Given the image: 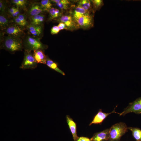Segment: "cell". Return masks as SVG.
<instances>
[{
    "mask_svg": "<svg viewBox=\"0 0 141 141\" xmlns=\"http://www.w3.org/2000/svg\"><path fill=\"white\" fill-rule=\"evenodd\" d=\"M3 41L1 48L11 54L22 51L24 48L23 41L20 38L8 36L4 37Z\"/></svg>",
    "mask_w": 141,
    "mask_h": 141,
    "instance_id": "1",
    "label": "cell"
},
{
    "mask_svg": "<svg viewBox=\"0 0 141 141\" xmlns=\"http://www.w3.org/2000/svg\"><path fill=\"white\" fill-rule=\"evenodd\" d=\"M23 43L25 50L29 52L39 49L44 51L48 48L41 42L40 39L29 35L25 37Z\"/></svg>",
    "mask_w": 141,
    "mask_h": 141,
    "instance_id": "2",
    "label": "cell"
},
{
    "mask_svg": "<svg viewBox=\"0 0 141 141\" xmlns=\"http://www.w3.org/2000/svg\"><path fill=\"white\" fill-rule=\"evenodd\" d=\"M126 124L121 122L113 125L110 128L108 141H119L121 137L127 131Z\"/></svg>",
    "mask_w": 141,
    "mask_h": 141,
    "instance_id": "3",
    "label": "cell"
},
{
    "mask_svg": "<svg viewBox=\"0 0 141 141\" xmlns=\"http://www.w3.org/2000/svg\"><path fill=\"white\" fill-rule=\"evenodd\" d=\"M73 16L77 26L87 29L93 26V16L90 12L85 14H80Z\"/></svg>",
    "mask_w": 141,
    "mask_h": 141,
    "instance_id": "4",
    "label": "cell"
},
{
    "mask_svg": "<svg viewBox=\"0 0 141 141\" xmlns=\"http://www.w3.org/2000/svg\"><path fill=\"white\" fill-rule=\"evenodd\" d=\"M37 64L31 52L25 51L24 59L20 68L23 69H33L37 67Z\"/></svg>",
    "mask_w": 141,
    "mask_h": 141,
    "instance_id": "5",
    "label": "cell"
},
{
    "mask_svg": "<svg viewBox=\"0 0 141 141\" xmlns=\"http://www.w3.org/2000/svg\"><path fill=\"white\" fill-rule=\"evenodd\" d=\"M4 31L8 36L15 38H21L25 34L22 27L15 24H10Z\"/></svg>",
    "mask_w": 141,
    "mask_h": 141,
    "instance_id": "6",
    "label": "cell"
},
{
    "mask_svg": "<svg viewBox=\"0 0 141 141\" xmlns=\"http://www.w3.org/2000/svg\"><path fill=\"white\" fill-rule=\"evenodd\" d=\"M130 113L141 114V97L130 103L123 112L119 113L120 116L124 115Z\"/></svg>",
    "mask_w": 141,
    "mask_h": 141,
    "instance_id": "7",
    "label": "cell"
},
{
    "mask_svg": "<svg viewBox=\"0 0 141 141\" xmlns=\"http://www.w3.org/2000/svg\"><path fill=\"white\" fill-rule=\"evenodd\" d=\"M27 28L32 37L40 39L43 32L42 25H35L30 24L27 26Z\"/></svg>",
    "mask_w": 141,
    "mask_h": 141,
    "instance_id": "8",
    "label": "cell"
},
{
    "mask_svg": "<svg viewBox=\"0 0 141 141\" xmlns=\"http://www.w3.org/2000/svg\"><path fill=\"white\" fill-rule=\"evenodd\" d=\"M110 128L107 129L94 134L91 141H107L109 137Z\"/></svg>",
    "mask_w": 141,
    "mask_h": 141,
    "instance_id": "9",
    "label": "cell"
},
{
    "mask_svg": "<svg viewBox=\"0 0 141 141\" xmlns=\"http://www.w3.org/2000/svg\"><path fill=\"white\" fill-rule=\"evenodd\" d=\"M113 113H116L119 114V113H116L115 109L111 112L109 113H106L103 112L102 110L100 109L94 117L93 120L89 125L92 124H97L101 123L110 114Z\"/></svg>",
    "mask_w": 141,
    "mask_h": 141,
    "instance_id": "10",
    "label": "cell"
},
{
    "mask_svg": "<svg viewBox=\"0 0 141 141\" xmlns=\"http://www.w3.org/2000/svg\"><path fill=\"white\" fill-rule=\"evenodd\" d=\"M33 55L35 60L37 63L46 64L48 57L44 52V51L42 50H34Z\"/></svg>",
    "mask_w": 141,
    "mask_h": 141,
    "instance_id": "11",
    "label": "cell"
},
{
    "mask_svg": "<svg viewBox=\"0 0 141 141\" xmlns=\"http://www.w3.org/2000/svg\"><path fill=\"white\" fill-rule=\"evenodd\" d=\"M44 11L40 3H34L31 5L28 14L30 17L41 14Z\"/></svg>",
    "mask_w": 141,
    "mask_h": 141,
    "instance_id": "12",
    "label": "cell"
},
{
    "mask_svg": "<svg viewBox=\"0 0 141 141\" xmlns=\"http://www.w3.org/2000/svg\"><path fill=\"white\" fill-rule=\"evenodd\" d=\"M67 122L73 136L74 141H77L78 137L77 135L76 124L69 115L66 116Z\"/></svg>",
    "mask_w": 141,
    "mask_h": 141,
    "instance_id": "13",
    "label": "cell"
},
{
    "mask_svg": "<svg viewBox=\"0 0 141 141\" xmlns=\"http://www.w3.org/2000/svg\"><path fill=\"white\" fill-rule=\"evenodd\" d=\"M59 21L64 23L68 28H72L77 26L73 18L70 15L63 16L60 18Z\"/></svg>",
    "mask_w": 141,
    "mask_h": 141,
    "instance_id": "14",
    "label": "cell"
},
{
    "mask_svg": "<svg viewBox=\"0 0 141 141\" xmlns=\"http://www.w3.org/2000/svg\"><path fill=\"white\" fill-rule=\"evenodd\" d=\"M30 24L35 25H41L45 20V16L41 14L35 16L30 17Z\"/></svg>",
    "mask_w": 141,
    "mask_h": 141,
    "instance_id": "15",
    "label": "cell"
},
{
    "mask_svg": "<svg viewBox=\"0 0 141 141\" xmlns=\"http://www.w3.org/2000/svg\"><path fill=\"white\" fill-rule=\"evenodd\" d=\"M46 64L50 68L60 73L63 75H65L64 73L60 69L58 66V64L54 62L48 57L46 60Z\"/></svg>",
    "mask_w": 141,
    "mask_h": 141,
    "instance_id": "16",
    "label": "cell"
},
{
    "mask_svg": "<svg viewBox=\"0 0 141 141\" xmlns=\"http://www.w3.org/2000/svg\"><path fill=\"white\" fill-rule=\"evenodd\" d=\"M9 21L5 14H1L0 26L2 30H4L10 24Z\"/></svg>",
    "mask_w": 141,
    "mask_h": 141,
    "instance_id": "17",
    "label": "cell"
},
{
    "mask_svg": "<svg viewBox=\"0 0 141 141\" xmlns=\"http://www.w3.org/2000/svg\"><path fill=\"white\" fill-rule=\"evenodd\" d=\"M128 129L132 132L134 138L136 141H141V130L137 127H130Z\"/></svg>",
    "mask_w": 141,
    "mask_h": 141,
    "instance_id": "18",
    "label": "cell"
},
{
    "mask_svg": "<svg viewBox=\"0 0 141 141\" xmlns=\"http://www.w3.org/2000/svg\"><path fill=\"white\" fill-rule=\"evenodd\" d=\"M78 6L88 11L91 8V3L88 0H82L79 2Z\"/></svg>",
    "mask_w": 141,
    "mask_h": 141,
    "instance_id": "19",
    "label": "cell"
},
{
    "mask_svg": "<svg viewBox=\"0 0 141 141\" xmlns=\"http://www.w3.org/2000/svg\"><path fill=\"white\" fill-rule=\"evenodd\" d=\"M49 12L50 18L51 20L55 19L61 15L60 10L58 9L53 7L51 8Z\"/></svg>",
    "mask_w": 141,
    "mask_h": 141,
    "instance_id": "20",
    "label": "cell"
},
{
    "mask_svg": "<svg viewBox=\"0 0 141 141\" xmlns=\"http://www.w3.org/2000/svg\"><path fill=\"white\" fill-rule=\"evenodd\" d=\"M41 7L44 11L49 12L52 6L50 1L49 0H42L40 3Z\"/></svg>",
    "mask_w": 141,
    "mask_h": 141,
    "instance_id": "21",
    "label": "cell"
},
{
    "mask_svg": "<svg viewBox=\"0 0 141 141\" xmlns=\"http://www.w3.org/2000/svg\"><path fill=\"white\" fill-rule=\"evenodd\" d=\"M69 3L70 2L68 0H60L59 2L56 3V5L61 9H66L68 8Z\"/></svg>",
    "mask_w": 141,
    "mask_h": 141,
    "instance_id": "22",
    "label": "cell"
},
{
    "mask_svg": "<svg viewBox=\"0 0 141 141\" xmlns=\"http://www.w3.org/2000/svg\"><path fill=\"white\" fill-rule=\"evenodd\" d=\"M93 8V11L98 10L103 5V1L102 0H91Z\"/></svg>",
    "mask_w": 141,
    "mask_h": 141,
    "instance_id": "23",
    "label": "cell"
},
{
    "mask_svg": "<svg viewBox=\"0 0 141 141\" xmlns=\"http://www.w3.org/2000/svg\"><path fill=\"white\" fill-rule=\"evenodd\" d=\"M27 1L25 0H13L11 1L12 3L16 6V7L25 8L27 3Z\"/></svg>",
    "mask_w": 141,
    "mask_h": 141,
    "instance_id": "24",
    "label": "cell"
},
{
    "mask_svg": "<svg viewBox=\"0 0 141 141\" xmlns=\"http://www.w3.org/2000/svg\"><path fill=\"white\" fill-rule=\"evenodd\" d=\"M89 12V11L86 10L78 5L75 9L74 15L85 14Z\"/></svg>",
    "mask_w": 141,
    "mask_h": 141,
    "instance_id": "25",
    "label": "cell"
},
{
    "mask_svg": "<svg viewBox=\"0 0 141 141\" xmlns=\"http://www.w3.org/2000/svg\"><path fill=\"white\" fill-rule=\"evenodd\" d=\"M17 17L22 23L24 27L27 26L28 25L26 19V16L23 14H20Z\"/></svg>",
    "mask_w": 141,
    "mask_h": 141,
    "instance_id": "26",
    "label": "cell"
},
{
    "mask_svg": "<svg viewBox=\"0 0 141 141\" xmlns=\"http://www.w3.org/2000/svg\"><path fill=\"white\" fill-rule=\"evenodd\" d=\"M5 3L3 1L0 0V11L1 14H5Z\"/></svg>",
    "mask_w": 141,
    "mask_h": 141,
    "instance_id": "27",
    "label": "cell"
},
{
    "mask_svg": "<svg viewBox=\"0 0 141 141\" xmlns=\"http://www.w3.org/2000/svg\"><path fill=\"white\" fill-rule=\"evenodd\" d=\"M60 30L57 26H53L51 30V33L52 35L57 34L60 31Z\"/></svg>",
    "mask_w": 141,
    "mask_h": 141,
    "instance_id": "28",
    "label": "cell"
},
{
    "mask_svg": "<svg viewBox=\"0 0 141 141\" xmlns=\"http://www.w3.org/2000/svg\"><path fill=\"white\" fill-rule=\"evenodd\" d=\"M57 26L60 31L64 29L66 30L68 29L66 25L64 23L62 22H60L58 25Z\"/></svg>",
    "mask_w": 141,
    "mask_h": 141,
    "instance_id": "29",
    "label": "cell"
},
{
    "mask_svg": "<svg viewBox=\"0 0 141 141\" xmlns=\"http://www.w3.org/2000/svg\"><path fill=\"white\" fill-rule=\"evenodd\" d=\"M13 20L15 24L22 27H24L22 23L17 17L13 18Z\"/></svg>",
    "mask_w": 141,
    "mask_h": 141,
    "instance_id": "30",
    "label": "cell"
},
{
    "mask_svg": "<svg viewBox=\"0 0 141 141\" xmlns=\"http://www.w3.org/2000/svg\"><path fill=\"white\" fill-rule=\"evenodd\" d=\"M19 7H16V8L14 14L11 16L13 18L17 17L20 14Z\"/></svg>",
    "mask_w": 141,
    "mask_h": 141,
    "instance_id": "31",
    "label": "cell"
},
{
    "mask_svg": "<svg viewBox=\"0 0 141 141\" xmlns=\"http://www.w3.org/2000/svg\"><path fill=\"white\" fill-rule=\"evenodd\" d=\"M77 141H91L90 139L85 137H78Z\"/></svg>",
    "mask_w": 141,
    "mask_h": 141,
    "instance_id": "32",
    "label": "cell"
},
{
    "mask_svg": "<svg viewBox=\"0 0 141 141\" xmlns=\"http://www.w3.org/2000/svg\"><path fill=\"white\" fill-rule=\"evenodd\" d=\"M16 8L14 7H13L10 8L8 10L9 14L11 16L14 13Z\"/></svg>",
    "mask_w": 141,
    "mask_h": 141,
    "instance_id": "33",
    "label": "cell"
}]
</instances>
